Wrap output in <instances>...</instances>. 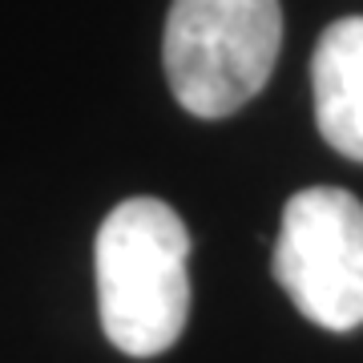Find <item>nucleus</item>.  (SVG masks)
Listing matches in <instances>:
<instances>
[{
  "mask_svg": "<svg viewBox=\"0 0 363 363\" xmlns=\"http://www.w3.org/2000/svg\"><path fill=\"white\" fill-rule=\"evenodd\" d=\"M97 307L117 351L162 355L190 319V230L157 198H130L97 230Z\"/></svg>",
  "mask_w": 363,
  "mask_h": 363,
  "instance_id": "nucleus-1",
  "label": "nucleus"
},
{
  "mask_svg": "<svg viewBox=\"0 0 363 363\" xmlns=\"http://www.w3.org/2000/svg\"><path fill=\"white\" fill-rule=\"evenodd\" d=\"M279 49V0H174L162 61L182 109L214 121L262 93Z\"/></svg>",
  "mask_w": 363,
  "mask_h": 363,
  "instance_id": "nucleus-2",
  "label": "nucleus"
},
{
  "mask_svg": "<svg viewBox=\"0 0 363 363\" xmlns=\"http://www.w3.org/2000/svg\"><path fill=\"white\" fill-rule=\"evenodd\" d=\"M274 279L311 323L363 327V202L335 186L298 190L283 206Z\"/></svg>",
  "mask_w": 363,
  "mask_h": 363,
  "instance_id": "nucleus-3",
  "label": "nucleus"
},
{
  "mask_svg": "<svg viewBox=\"0 0 363 363\" xmlns=\"http://www.w3.org/2000/svg\"><path fill=\"white\" fill-rule=\"evenodd\" d=\"M315 121L331 150L363 162V16L327 28L311 57Z\"/></svg>",
  "mask_w": 363,
  "mask_h": 363,
  "instance_id": "nucleus-4",
  "label": "nucleus"
}]
</instances>
